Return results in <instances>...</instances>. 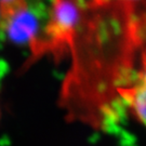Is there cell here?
<instances>
[{
	"mask_svg": "<svg viewBox=\"0 0 146 146\" xmlns=\"http://www.w3.org/2000/svg\"><path fill=\"white\" fill-rule=\"evenodd\" d=\"M86 0H51L48 21L31 44V61L70 52L84 23Z\"/></svg>",
	"mask_w": 146,
	"mask_h": 146,
	"instance_id": "1",
	"label": "cell"
},
{
	"mask_svg": "<svg viewBox=\"0 0 146 146\" xmlns=\"http://www.w3.org/2000/svg\"><path fill=\"white\" fill-rule=\"evenodd\" d=\"M0 31L11 40L31 47L40 26L28 0H0Z\"/></svg>",
	"mask_w": 146,
	"mask_h": 146,
	"instance_id": "2",
	"label": "cell"
},
{
	"mask_svg": "<svg viewBox=\"0 0 146 146\" xmlns=\"http://www.w3.org/2000/svg\"><path fill=\"white\" fill-rule=\"evenodd\" d=\"M117 96L146 128V44L142 50L136 73L131 74L129 79L118 88Z\"/></svg>",
	"mask_w": 146,
	"mask_h": 146,
	"instance_id": "3",
	"label": "cell"
},
{
	"mask_svg": "<svg viewBox=\"0 0 146 146\" xmlns=\"http://www.w3.org/2000/svg\"><path fill=\"white\" fill-rule=\"evenodd\" d=\"M89 7L99 8L110 5H123L129 7H137L141 3H144V0H88L86 1Z\"/></svg>",
	"mask_w": 146,
	"mask_h": 146,
	"instance_id": "4",
	"label": "cell"
}]
</instances>
